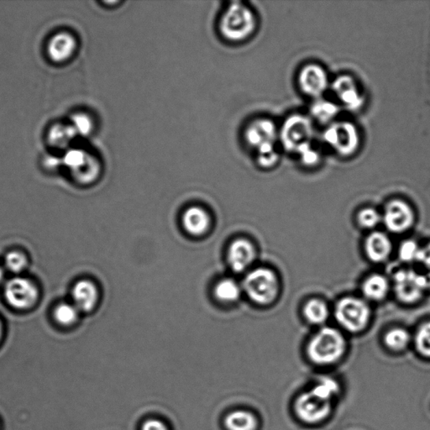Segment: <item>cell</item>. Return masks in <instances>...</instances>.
<instances>
[{
    "label": "cell",
    "instance_id": "cell-5",
    "mask_svg": "<svg viewBox=\"0 0 430 430\" xmlns=\"http://www.w3.org/2000/svg\"><path fill=\"white\" fill-rule=\"evenodd\" d=\"M314 135L312 121L301 114L288 117L279 129L280 142L289 153H296L300 147L312 142Z\"/></svg>",
    "mask_w": 430,
    "mask_h": 430
},
{
    "label": "cell",
    "instance_id": "cell-9",
    "mask_svg": "<svg viewBox=\"0 0 430 430\" xmlns=\"http://www.w3.org/2000/svg\"><path fill=\"white\" fill-rule=\"evenodd\" d=\"M428 289H430V273L421 275L412 270H402L395 274L394 290L403 303L418 301Z\"/></svg>",
    "mask_w": 430,
    "mask_h": 430
},
{
    "label": "cell",
    "instance_id": "cell-25",
    "mask_svg": "<svg viewBox=\"0 0 430 430\" xmlns=\"http://www.w3.org/2000/svg\"><path fill=\"white\" fill-rule=\"evenodd\" d=\"M225 425L229 430H255L257 421L250 413L236 411L226 418Z\"/></svg>",
    "mask_w": 430,
    "mask_h": 430
},
{
    "label": "cell",
    "instance_id": "cell-17",
    "mask_svg": "<svg viewBox=\"0 0 430 430\" xmlns=\"http://www.w3.org/2000/svg\"><path fill=\"white\" fill-rule=\"evenodd\" d=\"M72 296L73 303L80 312H90L97 305L98 288L91 281L81 280L74 285Z\"/></svg>",
    "mask_w": 430,
    "mask_h": 430
},
{
    "label": "cell",
    "instance_id": "cell-8",
    "mask_svg": "<svg viewBox=\"0 0 430 430\" xmlns=\"http://www.w3.org/2000/svg\"><path fill=\"white\" fill-rule=\"evenodd\" d=\"M63 162L80 184L94 183L101 173L99 159L83 148H70Z\"/></svg>",
    "mask_w": 430,
    "mask_h": 430
},
{
    "label": "cell",
    "instance_id": "cell-10",
    "mask_svg": "<svg viewBox=\"0 0 430 430\" xmlns=\"http://www.w3.org/2000/svg\"><path fill=\"white\" fill-rule=\"evenodd\" d=\"M5 296L10 306L25 310L36 305L39 298V290L31 280L14 277L5 283Z\"/></svg>",
    "mask_w": 430,
    "mask_h": 430
},
{
    "label": "cell",
    "instance_id": "cell-30",
    "mask_svg": "<svg viewBox=\"0 0 430 430\" xmlns=\"http://www.w3.org/2000/svg\"><path fill=\"white\" fill-rule=\"evenodd\" d=\"M5 266L10 273L20 274L27 268L28 259L21 251H10L5 255Z\"/></svg>",
    "mask_w": 430,
    "mask_h": 430
},
{
    "label": "cell",
    "instance_id": "cell-18",
    "mask_svg": "<svg viewBox=\"0 0 430 430\" xmlns=\"http://www.w3.org/2000/svg\"><path fill=\"white\" fill-rule=\"evenodd\" d=\"M210 218L209 214L200 207H191L185 211L183 216V225L188 233L194 236L205 235L210 229Z\"/></svg>",
    "mask_w": 430,
    "mask_h": 430
},
{
    "label": "cell",
    "instance_id": "cell-38",
    "mask_svg": "<svg viewBox=\"0 0 430 430\" xmlns=\"http://www.w3.org/2000/svg\"><path fill=\"white\" fill-rule=\"evenodd\" d=\"M2 332H3L2 324H1V322H0V340H1L2 338Z\"/></svg>",
    "mask_w": 430,
    "mask_h": 430
},
{
    "label": "cell",
    "instance_id": "cell-4",
    "mask_svg": "<svg viewBox=\"0 0 430 430\" xmlns=\"http://www.w3.org/2000/svg\"><path fill=\"white\" fill-rule=\"evenodd\" d=\"M322 138L335 153L344 157L357 153L361 142L357 126L348 121L333 122L326 128Z\"/></svg>",
    "mask_w": 430,
    "mask_h": 430
},
{
    "label": "cell",
    "instance_id": "cell-13",
    "mask_svg": "<svg viewBox=\"0 0 430 430\" xmlns=\"http://www.w3.org/2000/svg\"><path fill=\"white\" fill-rule=\"evenodd\" d=\"M331 88L338 101L347 110H359L365 99L357 81L350 75H340L333 80Z\"/></svg>",
    "mask_w": 430,
    "mask_h": 430
},
{
    "label": "cell",
    "instance_id": "cell-35",
    "mask_svg": "<svg viewBox=\"0 0 430 430\" xmlns=\"http://www.w3.org/2000/svg\"><path fill=\"white\" fill-rule=\"evenodd\" d=\"M418 262L422 263V265L430 268V243L426 244L425 246L420 248V254H418Z\"/></svg>",
    "mask_w": 430,
    "mask_h": 430
},
{
    "label": "cell",
    "instance_id": "cell-15",
    "mask_svg": "<svg viewBox=\"0 0 430 430\" xmlns=\"http://www.w3.org/2000/svg\"><path fill=\"white\" fill-rule=\"evenodd\" d=\"M77 49V40L72 33L62 31L54 35L48 42L47 54L57 63L68 62Z\"/></svg>",
    "mask_w": 430,
    "mask_h": 430
},
{
    "label": "cell",
    "instance_id": "cell-6",
    "mask_svg": "<svg viewBox=\"0 0 430 430\" xmlns=\"http://www.w3.org/2000/svg\"><path fill=\"white\" fill-rule=\"evenodd\" d=\"M244 140L255 155L276 150L277 142L279 140V129L270 118H255L244 129Z\"/></svg>",
    "mask_w": 430,
    "mask_h": 430
},
{
    "label": "cell",
    "instance_id": "cell-7",
    "mask_svg": "<svg viewBox=\"0 0 430 430\" xmlns=\"http://www.w3.org/2000/svg\"><path fill=\"white\" fill-rule=\"evenodd\" d=\"M336 318L346 331L357 333L363 331L370 318V307L362 299L346 296L337 303Z\"/></svg>",
    "mask_w": 430,
    "mask_h": 430
},
{
    "label": "cell",
    "instance_id": "cell-21",
    "mask_svg": "<svg viewBox=\"0 0 430 430\" xmlns=\"http://www.w3.org/2000/svg\"><path fill=\"white\" fill-rule=\"evenodd\" d=\"M77 136L71 124H57L49 131L48 142L55 149H69L70 144Z\"/></svg>",
    "mask_w": 430,
    "mask_h": 430
},
{
    "label": "cell",
    "instance_id": "cell-27",
    "mask_svg": "<svg viewBox=\"0 0 430 430\" xmlns=\"http://www.w3.org/2000/svg\"><path fill=\"white\" fill-rule=\"evenodd\" d=\"M410 341L409 333L406 329L396 328L385 336V344L391 350L400 351L405 349Z\"/></svg>",
    "mask_w": 430,
    "mask_h": 430
},
{
    "label": "cell",
    "instance_id": "cell-2",
    "mask_svg": "<svg viewBox=\"0 0 430 430\" xmlns=\"http://www.w3.org/2000/svg\"><path fill=\"white\" fill-rule=\"evenodd\" d=\"M346 351V341L336 329L322 328L307 344V353L314 364H333L343 357Z\"/></svg>",
    "mask_w": 430,
    "mask_h": 430
},
{
    "label": "cell",
    "instance_id": "cell-1",
    "mask_svg": "<svg viewBox=\"0 0 430 430\" xmlns=\"http://www.w3.org/2000/svg\"><path fill=\"white\" fill-rule=\"evenodd\" d=\"M257 29L254 10L243 2H232L226 7L218 23V31L226 42H246Z\"/></svg>",
    "mask_w": 430,
    "mask_h": 430
},
{
    "label": "cell",
    "instance_id": "cell-28",
    "mask_svg": "<svg viewBox=\"0 0 430 430\" xmlns=\"http://www.w3.org/2000/svg\"><path fill=\"white\" fill-rule=\"evenodd\" d=\"M339 389V384L335 380L325 377L314 385L311 391L320 399L332 402L333 396L338 394Z\"/></svg>",
    "mask_w": 430,
    "mask_h": 430
},
{
    "label": "cell",
    "instance_id": "cell-36",
    "mask_svg": "<svg viewBox=\"0 0 430 430\" xmlns=\"http://www.w3.org/2000/svg\"><path fill=\"white\" fill-rule=\"evenodd\" d=\"M143 430H168V429L162 422L153 420L144 422Z\"/></svg>",
    "mask_w": 430,
    "mask_h": 430
},
{
    "label": "cell",
    "instance_id": "cell-26",
    "mask_svg": "<svg viewBox=\"0 0 430 430\" xmlns=\"http://www.w3.org/2000/svg\"><path fill=\"white\" fill-rule=\"evenodd\" d=\"M80 311L73 303H62L55 307L54 316L59 324L69 326L79 320Z\"/></svg>",
    "mask_w": 430,
    "mask_h": 430
},
{
    "label": "cell",
    "instance_id": "cell-20",
    "mask_svg": "<svg viewBox=\"0 0 430 430\" xmlns=\"http://www.w3.org/2000/svg\"><path fill=\"white\" fill-rule=\"evenodd\" d=\"M389 291V281L381 274H373L366 278L362 285V292L366 299L373 301H380L387 296Z\"/></svg>",
    "mask_w": 430,
    "mask_h": 430
},
{
    "label": "cell",
    "instance_id": "cell-16",
    "mask_svg": "<svg viewBox=\"0 0 430 430\" xmlns=\"http://www.w3.org/2000/svg\"><path fill=\"white\" fill-rule=\"evenodd\" d=\"M255 258V249L249 240H235L228 251V262L233 272L240 273L249 268Z\"/></svg>",
    "mask_w": 430,
    "mask_h": 430
},
{
    "label": "cell",
    "instance_id": "cell-19",
    "mask_svg": "<svg viewBox=\"0 0 430 430\" xmlns=\"http://www.w3.org/2000/svg\"><path fill=\"white\" fill-rule=\"evenodd\" d=\"M366 253L370 261L379 263L390 255L392 246L391 240L383 232H374L366 238Z\"/></svg>",
    "mask_w": 430,
    "mask_h": 430
},
{
    "label": "cell",
    "instance_id": "cell-22",
    "mask_svg": "<svg viewBox=\"0 0 430 430\" xmlns=\"http://www.w3.org/2000/svg\"><path fill=\"white\" fill-rule=\"evenodd\" d=\"M340 108L331 100L315 99L310 108L311 116L321 124L331 123L339 114Z\"/></svg>",
    "mask_w": 430,
    "mask_h": 430
},
{
    "label": "cell",
    "instance_id": "cell-29",
    "mask_svg": "<svg viewBox=\"0 0 430 430\" xmlns=\"http://www.w3.org/2000/svg\"><path fill=\"white\" fill-rule=\"evenodd\" d=\"M70 124L77 136H90L94 129V121L90 114L83 112L74 114Z\"/></svg>",
    "mask_w": 430,
    "mask_h": 430
},
{
    "label": "cell",
    "instance_id": "cell-12",
    "mask_svg": "<svg viewBox=\"0 0 430 430\" xmlns=\"http://www.w3.org/2000/svg\"><path fill=\"white\" fill-rule=\"evenodd\" d=\"M298 83L300 90L314 99L322 98L329 87L327 73L315 63H309L300 69Z\"/></svg>",
    "mask_w": 430,
    "mask_h": 430
},
{
    "label": "cell",
    "instance_id": "cell-31",
    "mask_svg": "<svg viewBox=\"0 0 430 430\" xmlns=\"http://www.w3.org/2000/svg\"><path fill=\"white\" fill-rule=\"evenodd\" d=\"M295 154L298 155L299 161L306 166H314L320 162V153L312 142L300 147Z\"/></svg>",
    "mask_w": 430,
    "mask_h": 430
},
{
    "label": "cell",
    "instance_id": "cell-24",
    "mask_svg": "<svg viewBox=\"0 0 430 430\" xmlns=\"http://www.w3.org/2000/svg\"><path fill=\"white\" fill-rule=\"evenodd\" d=\"M306 320L313 325H321L328 320L329 311L327 305L318 299H312L306 303L303 309Z\"/></svg>",
    "mask_w": 430,
    "mask_h": 430
},
{
    "label": "cell",
    "instance_id": "cell-37",
    "mask_svg": "<svg viewBox=\"0 0 430 430\" xmlns=\"http://www.w3.org/2000/svg\"><path fill=\"white\" fill-rule=\"evenodd\" d=\"M5 270H3L2 266H0V285L3 283V280H5Z\"/></svg>",
    "mask_w": 430,
    "mask_h": 430
},
{
    "label": "cell",
    "instance_id": "cell-34",
    "mask_svg": "<svg viewBox=\"0 0 430 430\" xmlns=\"http://www.w3.org/2000/svg\"><path fill=\"white\" fill-rule=\"evenodd\" d=\"M420 247L414 240H409L404 242L399 249V257L403 262H411L418 261Z\"/></svg>",
    "mask_w": 430,
    "mask_h": 430
},
{
    "label": "cell",
    "instance_id": "cell-14",
    "mask_svg": "<svg viewBox=\"0 0 430 430\" xmlns=\"http://www.w3.org/2000/svg\"><path fill=\"white\" fill-rule=\"evenodd\" d=\"M383 218L388 231L403 233L413 225L414 214L412 207L407 203L402 200H394L385 207Z\"/></svg>",
    "mask_w": 430,
    "mask_h": 430
},
{
    "label": "cell",
    "instance_id": "cell-11",
    "mask_svg": "<svg viewBox=\"0 0 430 430\" xmlns=\"http://www.w3.org/2000/svg\"><path fill=\"white\" fill-rule=\"evenodd\" d=\"M295 412L306 424L314 425L325 420L332 410V402L326 401L312 391L300 394L295 402Z\"/></svg>",
    "mask_w": 430,
    "mask_h": 430
},
{
    "label": "cell",
    "instance_id": "cell-33",
    "mask_svg": "<svg viewBox=\"0 0 430 430\" xmlns=\"http://www.w3.org/2000/svg\"><path fill=\"white\" fill-rule=\"evenodd\" d=\"M381 220V214L372 207H366V209L359 211L358 214L359 224L366 229L376 227Z\"/></svg>",
    "mask_w": 430,
    "mask_h": 430
},
{
    "label": "cell",
    "instance_id": "cell-23",
    "mask_svg": "<svg viewBox=\"0 0 430 430\" xmlns=\"http://www.w3.org/2000/svg\"><path fill=\"white\" fill-rule=\"evenodd\" d=\"M214 296L218 301L229 303L237 301L242 294V288L231 278L218 281L214 288Z\"/></svg>",
    "mask_w": 430,
    "mask_h": 430
},
{
    "label": "cell",
    "instance_id": "cell-32",
    "mask_svg": "<svg viewBox=\"0 0 430 430\" xmlns=\"http://www.w3.org/2000/svg\"><path fill=\"white\" fill-rule=\"evenodd\" d=\"M415 346L424 357L430 358V322L422 325L415 337Z\"/></svg>",
    "mask_w": 430,
    "mask_h": 430
},
{
    "label": "cell",
    "instance_id": "cell-3",
    "mask_svg": "<svg viewBox=\"0 0 430 430\" xmlns=\"http://www.w3.org/2000/svg\"><path fill=\"white\" fill-rule=\"evenodd\" d=\"M243 288L252 301L268 305L275 301L279 292V281L268 268H260L251 270L244 277Z\"/></svg>",
    "mask_w": 430,
    "mask_h": 430
}]
</instances>
